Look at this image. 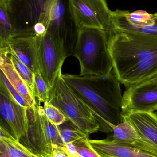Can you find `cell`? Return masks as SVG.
I'll use <instances>...</instances> for the list:
<instances>
[{
  "label": "cell",
  "instance_id": "cell-1",
  "mask_svg": "<svg viewBox=\"0 0 157 157\" xmlns=\"http://www.w3.org/2000/svg\"><path fill=\"white\" fill-rule=\"evenodd\" d=\"M108 48L113 73L126 88L157 75V37L113 30Z\"/></svg>",
  "mask_w": 157,
  "mask_h": 157
},
{
  "label": "cell",
  "instance_id": "cell-2",
  "mask_svg": "<svg viewBox=\"0 0 157 157\" xmlns=\"http://www.w3.org/2000/svg\"><path fill=\"white\" fill-rule=\"evenodd\" d=\"M62 77L93 112L100 131L111 134L112 126L123 122L121 83L114 73L87 76L65 74Z\"/></svg>",
  "mask_w": 157,
  "mask_h": 157
},
{
  "label": "cell",
  "instance_id": "cell-3",
  "mask_svg": "<svg viewBox=\"0 0 157 157\" xmlns=\"http://www.w3.org/2000/svg\"><path fill=\"white\" fill-rule=\"evenodd\" d=\"M108 35L99 29H78L74 56L80 63V75H105L112 72Z\"/></svg>",
  "mask_w": 157,
  "mask_h": 157
},
{
  "label": "cell",
  "instance_id": "cell-4",
  "mask_svg": "<svg viewBox=\"0 0 157 157\" xmlns=\"http://www.w3.org/2000/svg\"><path fill=\"white\" fill-rule=\"evenodd\" d=\"M49 103L58 108L67 121L88 136L100 131V126L95 114L87 105L58 74L50 91Z\"/></svg>",
  "mask_w": 157,
  "mask_h": 157
},
{
  "label": "cell",
  "instance_id": "cell-5",
  "mask_svg": "<svg viewBox=\"0 0 157 157\" xmlns=\"http://www.w3.org/2000/svg\"><path fill=\"white\" fill-rule=\"evenodd\" d=\"M27 133L19 142L38 157H52L55 148L65 147L58 127L48 119L43 107L36 104L28 108Z\"/></svg>",
  "mask_w": 157,
  "mask_h": 157
},
{
  "label": "cell",
  "instance_id": "cell-6",
  "mask_svg": "<svg viewBox=\"0 0 157 157\" xmlns=\"http://www.w3.org/2000/svg\"><path fill=\"white\" fill-rule=\"evenodd\" d=\"M69 9L77 27L96 28L109 33L114 29L112 11L106 0H68Z\"/></svg>",
  "mask_w": 157,
  "mask_h": 157
},
{
  "label": "cell",
  "instance_id": "cell-7",
  "mask_svg": "<svg viewBox=\"0 0 157 157\" xmlns=\"http://www.w3.org/2000/svg\"><path fill=\"white\" fill-rule=\"evenodd\" d=\"M0 113L2 127L13 138L19 141L28 131L29 121L28 108L18 103L1 79Z\"/></svg>",
  "mask_w": 157,
  "mask_h": 157
},
{
  "label": "cell",
  "instance_id": "cell-8",
  "mask_svg": "<svg viewBox=\"0 0 157 157\" xmlns=\"http://www.w3.org/2000/svg\"><path fill=\"white\" fill-rule=\"evenodd\" d=\"M66 58L57 34L50 30L42 37L39 48L40 72L50 91Z\"/></svg>",
  "mask_w": 157,
  "mask_h": 157
},
{
  "label": "cell",
  "instance_id": "cell-9",
  "mask_svg": "<svg viewBox=\"0 0 157 157\" xmlns=\"http://www.w3.org/2000/svg\"><path fill=\"white\" fill-rule=\"evenodd\" d=\"M123 115L132 112H157V84L145 82L126 88L123 95Z\"/></svg>",
  "mask_w": 157,
  "mask_h": 157
},
{
  "label": "cell",
  "instance_id": "cell-10",
  "mask_svg": "<svg viewBox=\"0 0 157 157\" xmlns=\"http://www.w3.org/2000/svg\"><path fill=\"white\" fill-rule=\"evenodd\" d=\"M42 36L30 35L15 37L8 40L4 46L9 47L18 58L36 74L40 72L39 48Z\"/></svg>",
  "mask_w": 157,
  "mask_h": 157
},
{
  "label": "cell",
  "instance_id": "cell-11",
  "mask_svg": "<svg viewBox=\"0 0 157 157\" xmlns=\"http://www.w3.org/2000/svg\"><path fill=\"white\" fill-rule=\"evenodd\" d=\"M124 121L130 123L142 140L157 156V114L151 112H132L123 115Z\"/></svg>",
  "mask_w": 157,
  "mask_h": 157
},
{
  "label": "cell",
  "instance_id": "cell-12",
  "mask_svg": "<svg viewBox=\"0 0 157 157\" xmlns=\"http://www.w3.org/2000/svg\"><path fill=\"white\" fill-rule=\"evenodd\" d=\"M89 144L100 157H157L141 149L116 144L108 139L88 140Z\"/></svg>",
  "mask_w": 157,
  "mask_h": 157
},
{
  "label": "cell",
  "instance_id": "cell-13",
  "mask_svg": "<svg viewBox=\"0 0 157 157\" xmlns=\"http://www.w3.org/2000/svg\"><path fill=\"white\" fill-rule=\"evenodd\" d=\"M10 48L5 45L0 49V69L4 73L12 86L25 98L30 107L37 104L36 98L31 94L28 87L17 72L9 57Z\"/></svg>",
  "mask_w": 157,
  "mask_h": 157
},
{
  "label": "cell",
  "instance_id": "cell-14",
  "mask_svg": "<svg viewBox=\"0 0 157 157\" xmlns=\"http://www.w3.org/2000/svg\"><path fill=\"white\" fill-rule=\"evenodd\" d=\"M112 129L111 136L107 139L113 143L133 147L154 155L130 123L124 121L118 125H113Z\"/></svg>",
  "mask_w": 157,
  "mask_h": 157
},
{
  "label": "cell",
  "instance_id": "cell-15",
  "mask_svg": "<svg viewBox=\"0 0 157 157\" xmlns=\"http://www.w3.org/2000/svg\"><path fill=\"white\" fill-rule=\"evenodd\" d=\"M17 36L11 0H0V47Z\"/></svg>",
  "mask_w": 157,
  "mask_h": 157
},
{
  "label": "cell",
  "instance_id": "cell-16",
  "mask_svg": "<svg viewBox=\"0 0 157 157\" xmlns=\"http://www.w3.org/2000/svg\"><path fill=\"white\" fill-rule=\"evenodd\" d=\"M120 31L135 32L157 37V13H150L141 10L135 20L123 26Z\"/></svg>",
  "mask_w": 157,
  "mask_h": 157
},
{
  "label": "cell",
  "instance_id": "cell-17",
  "mask_svg": "<svg viewBox=\"0 0 157 157\" xmlns=\"http://www.w3.org/2000/svg\"><path fill=\"white\" fill-rule=\"evenodd\" d=\"M0 146L2 147L13 157H38L30 152L19 141L0 127Z\"/></svg>",
  "mask_w": 157,
  "mask_h": 157
},
{
  "label": "cell",
  "instance_id": "cell-18",
  "mask_svg": "<svg viewBox=\"0 0 157 157\" xmlns=\"http://www.w3.org/2000/svg\"><path fill=\"white\" fill-rule=\"evenodd\" d=\"M9 57L17 72L26 84L31 94L35 98V73L23 63L10 49Z\"/></svg>",
  "mask_w": 157,
  "mask_h": 157
},
{
  "label": "cell",
  "instance_id": "cell-19",
  "mask_svg": "<svg viewBox=\"0 0 157 157\" xmlns=\"http://www.w3.org/2000/svg\"><path fill=\"white\" fill-rule=\"evenodd\" d=\"M57 127L62 139L65 144H75L89 139L88 136L77 128L68 121Z\"/></svg>",
  "mask_w": 157,
  "mask_h": 157
},
{
  "label": "cell",
  "instance_id": "cell-20",
  "mask_svg": "<svg viewBox=\"0 0 157 157\" xmlns=\"http://www.w3.org/2000/svg\"><path fill=\"white\" fill-rule=\"evenodd\" d=\"M35 96L37 97L39 103L47 104L50 99V90L46 81L40 72L35 74Z\"/></svg>",
  "mask_w": 157,
  "mask_h": 157
},
{
  "label": "cell",
  "instance_id": "cell-21",
  "mask_svg": "<svg viewBox=\"0 0 157 157\" xmlns=\"http://www.w3.org/2000/svg\"><path fill=\"white\" fill-rule=\"evenodd\" d=\"M43 109L47 118L56 126L61 125L67 121L63 113L54 105L47 103L44 104Z\"/></svg>",
  "mask_w": 157,
  "mask_h": 157
},
{
  "label": "cell",
  "instance_id": "cell-22",
  "mask_svg": "<svg viewBox=\"0 0 157 157\" xmlns=\"http://www.w3.org/2000/svg\"><path fill=\"white\" fill-rule=\"evenodd\" d=\"M0 76H1L0 79L3 81L4 84L6 86L9 92H10L11 96L16 101L23 107L27 108H30L31 107H30V105L26 101L25 99V98L17 91L12 86V84L10 83L6 75H5L4 73L1 70V71H0Z\"/></svg>",
  "mask_w": 157,
  "mask_h": 157
},
{
  "label": "cell",
  "instance_id": "cell-23",
  "mask_svg": "<svg viewBox=\"0 0 157 157\" xmlns=\"http://www.w3.org/2000/svg\"><path fill=\"white\" fill-rule=\"evenodd\" d=\"M88 140L73 144L76 147L78 154L82 157H100L92 148Z\"/></svg>",
  "mask_w": 157,
  "mask_h": 157
},
{
  "label": "cell",
  "instance_id": "cell-24",
  "mask_svg": "<svg viewBox=\"0 0 157 157\" xmlns=\"http://www.w3.org/2000/svg\"><path fill=\"white\" fill-rule=\"evenodd\" d=\"M33 29L35 35L39 36H44L48 30L46 25L42 22H38L35 24Z\"/></svg>",
  "mask_w": 157,
  "mask_h": 157
},
{
  "label": "cell",
  "instance_id": "cell-25",
  "mask_svg": "<svg viewBox=\"0 0 157 157\" xmlns=\"http://www.w3.org/2000/svg\"><path fill=\"white\" fill-rule=\"evenodd\" d=\"M52 157H69V153L65 147L55 148L53 152Z\"/></svg>",
  "mask_w": 157,
  "mask_h": 157
},
{
  "label": "cell",
  "instance_id": "cell-26",
  "mask_svg": "<svg viewBox=\"0 0 157 157\" xmlns=\"http://www.w3.org/2000/svg\"><path fill=\"white\" fill-rule=\"evenodd\" d=\"M65 147L70 155H78L76 147L73 143H68L65 144Z\"/></svg>",
  "mask_w": 157,
  "mask_h": 157
},
{
  "label": "cell",
  "instance_id": "cell-27",
  "mask_svg": "<svg viewBox=\"0 0 157 157\" xmlns=\"http://www.w3.org/2000/svg\"><path fill=\"white\" fill-rule=\"evenodd\" d=\"M0 157H13L11 156L2 147L0 146Z\"/></svg>",
  "mask_w": 157,
  "mask_h": 157
},
{
  "label": "cell",
  "instance_id": "cell-28",
  "mask_svg": "<svg viewBox=\"0 0 157 157\" xmlns=\"http://www.w3.org/2000/svg\"><path fill=\"white\" fill-rule=\"evenodd\" d=\"M152 82V83H156L157 84V75L154 76V77H152V78H150V79H148V80H146V81H144V82ZM143 83V82H142Z\"/></svg>",
  "mask_w": 157,
  "mask_h": 157
},
{
  "label": "cell",
  "instance_id": "cell-29",
  "mask_svg": "<svg viewBox=\"0 0 157 157\" xmlns=\"http://www.w3.org/2000/svg\"><path fill=\"white\" fill-rule=\"evenodd\" d=\"M69 157H82L80 155L78 154V155H70L69 153Z\"/></svg>",
  "mask_w": 157,
  "mask_h": 157
}]
</instances>
